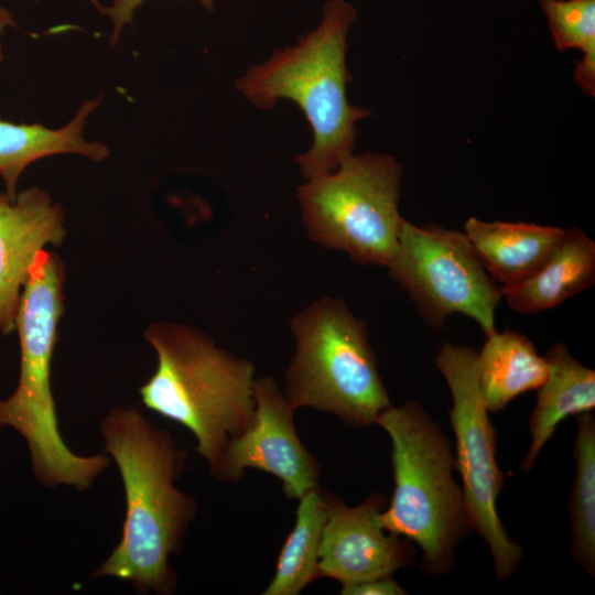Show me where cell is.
Returning a JSON list of instances; mask_svg holds the SVG:
<instances>
[{"label": "cell", "instance_id": "44dd1931", "mask_svg": "<svg viewBox=\"0 0 595 595\" xmlns=\"http://www.w3.org/2000/svg\"><path fill=\"white\" fill-rule=\"evenodd\" d=\"M147 0H111L109 7H99L101 14L111 19L113 31L110 42L115 44L118 41L122 28L131 23L134 11ZM207 10L212 11L215 0H198Z\"/></svg>", "mask_w": 595, "mask_h": 595}, {"label": "cell", "instance_id": "9c48e42d", "mask_svg": "<svg viewBox=\"0 0 595 595\" xmlns=\"http://www.w3.org/2000/svg\"><path fill=\"white\" fill-rule=\"evenodd\" d=\"M435 364L452 394L450 420L456 440L455 468L463 483V496L472 530L488 544L498 581L510 576L522 558L521 547L507 533L497 510L504 474L496 458V430L483 401L476 350L444 343Z\"/></svg>", "mask_w": 595, "mask_h": 595}, {"label": "cell", "instance_id": "5b68a950", "mask_svg": "<svg viewBox=\"0 0 595 595\" xmlns=\"http://www.w3.org/2000/svg\"><path fill=\"white\" fill-rule=\"evenodd\" d=\"M376 424L391 440L394 482L381 522L387 531L420 547L428 573H448L454 550L472 527L453 476L455 457L447 437L415 401L390 405Z\"/></svg>", "mask_w": 595, "mask_h": 595}, {"label": "cell", "instance_id": "7402d4cb", "mask_svg": "<svg viewBox=\"0 0 595 595\" xmlns=\"http://www.w3.org/2000/svg\"><path fill=\"white\" fill-rule=\"evenodd\" d=\"M343 595H403L405 589L392 576L366 580L355 584L343 585Z\"/></svg>", "mask_w": 595, "mask_h": 595}, {"label": "cell", "instance_id": "8fae6325", "mask_svg": "<svg viewBox=\"0 0 595 595\" xmlns=\"http://www.w3.org/2000/svg\"><path fill=\"white\" fill-rule=\"evenodd\" d=\"M325 495L327 517L318 552L320 577L334 578L343 586L392 576L411 563L410 541L387 531L381 522L385 495L372 494L355 507Z\"/></svg>", "mask_w": 595, "mask_h": 595}, {"label": "cell", "instance_id": "52a82bcc", "mask_svg": "<svg viewBox=\"0 0 595 595\" xmlns=\"http://www.w3.org/2000/svg\"><path fill=\"white\" fill-rule=\"evenodd\" d=\"M401 176L393 156L365 153L307 178L298 199L310 238L357 263L387 267L404 220L398 207Z\"/></svg>", "mask_w": 595, "mask_h": 595}, {"label": "cell", "instance_id": "3957f363", "mask_svg": "<svg viewBox=\"0 0 595 595\" xmlns=\"http://www.w3.org/2000/svg\"><path fill=\"white\" fill-rule=\"evenodd\" d=\"M144 338L158 365L140 388L142 403L193 433L213 475L230 441L252 420L255 365L185 324H151Z\"/></svg>", "mask_w": 595, "mask_h": 595}, {"label": "cell", "instance_id": "ffe728a7", "mask_svg": "<svg viewBox=\"0 0 595 595\" xmlns=\"http://www.w3.org/2000/svg\"><path fill=\"white\" fill-rule=\"evenodd\" d=\"M559 51L577 48L595 58V0H537Z\"/></svg>", "mask_w": 595, "mask_h": 595}, {"label": "cell", "instance_id": "ac0fdd59", "mask_svg": "<svg viewBox=\"0 0 595 595\" xmlns=\"http://www.w3.org/2000/svg\"><path fill=\"white\" fill-rule=\"evenodd\" d=\"M326 517V495L318 487L299 498L294 527L263 595H298L320 577L318 552Z\"/></svg>", "mask_w": 595, "mask_h": 595}, {"label": "cell", "instance_id": "d6986e66", "mask_svg": "<svg viewBox=\"0 0 595 595\" xmlns=\"http://www.w3.org/2000/svg\"><path fill=\"white\" fill-rule=\"evenodd\" d=\"M573 448L574 477L569 501L572 526L571 550L575 562L591 576L595 574V418L576 415Z\"/></svg>", "mask_w": 595, "mask_h": 595}, {"label": "cell", "instance_id": "2e32d148", "mask_svg": "<svg viewBox=\"0 0 595 595\" xmlns=\"http://www.w3.org/2000/svg\"><path fill=\"white\" fill-rule=\"evenodd\" d=\"M544 357L549 374L529 419L531 443L521 464L526 472L563 420L595 408V371L575 359L562 343H554Z\"/></svg>", "mask_w": 595, "mask_h": 595}, {"label": "cell", "instance_id": "5bb4252c", "mask_svg": "<svg viewBox=\"0 0 595 595\" xmlns=\"http://www.w3.org/2000/svg\"><path fill=\"white\" fill-rule=\"evenodd\" d=\"M464 234L487 272L501 286L534 273L564 237L565 229L532 223L484 221L469 217Z\"/></svg>", "mask_w": 595, "mask_h": 595}, {"label": "cell", "instance_id": "7c38bea8", "mask_svg": "<svg viewBox=\"0 0 595 595\" xmlns=\"http://www.w3.org/2000/svg\"><path fill=\"white\" fill-rule=\"evenodd\" d=\"M65 215L50 194L30 187L14 198L0 193V332L15 329L30 269L46 246H60L66 235Z\"/></svg>", "mask_w": 595, "mask_h": 595}, {"label": "cell", "instance_id": "ba28073f", "mask_svg": "<svg viewBox=\"0 0 595 595\" xmlns=\"http://www.w3.org/2000/svg\"><path fill=\"white\" fill-rule=\"evenodd\" d=\"M388 273L410 295L433 329L459 313L474 320L485 337L496 332L501 285L487 272L462 231L403 220Z\"/></svg>", "mask_w": 595, "mask_h": 595}, {"label": "cell", "instance_id": "4fadbf2b", "mask_svg": "<svg viewBox=\"0 0 595 595\" xmlns=\"http://www.w3.org/2000/svg\"><path fill=\"white\" fill-rule=\"evenodd\" d=\"M13 23L12 14L0 7V36L3 30ZM99 102L100 98L83 102L76 116L60 129H50L40 123H13L0 118V177L9 197L17 196L21 174L36 160L64 153L84 155L94 161L108 156L109 150L106 145L89 142L83 136L86 120Z\"/></svg>", "mask_w": 595, "mask_h": 595}, {"label": "cell", "instance_id": "8992f818", "mask_svg": "<svg viewBox=\"0 0 595 595\" xmlns=\"http://www.w3.org/2000/svg\"><path fill=\"white\" fill-rule=\"evenodd\" d=\"M290 327L295 339L285 375L290 403L332 413L351 426L376 424L391 403L366 323L342 300L325 296L298 313Z\"/></svg>", "mask_w": 595, "mask_h": 595}, {"label": "cell", "instance_id": "9a60e30c", "mask_svg": "<svg viewBox=\"0 0 595 595\" xmlns=\"http://www.w3.org/2000/svg\"><path fill=\"white\" fill-rule=\"evenodd\" d=\"M595 282V242L582 229L570 227L548 260L527 279L501 286L507 305L536 314L558 307Z\"/></svg>", "mask_w": 595, "mask_h": 595}, {"label": "cell", "instance_id": "e0dca14e", "mask_svg": "<svg viewBox=\"0 0 595 595\" xmlns=\"http://www.w3.org/2000/svg\"><path fill=\"white\" fill-rule=\"evenodd\" d=\"M476 374L485 407L496 412L518 396L539 389L548 377L549 365L526 335L496 331L486 336L476 353Z\"/></svg>", "mask_w": 595, "mask_h": 595}, {"label": "cell", "instance_id": "6da1fadb", "mask_svg": "<svg viewBox=\"0 0 595 595\" xmlns=\"http://www.w3.org/2000/svg\"><path fill=\"white\" fill-rule=\"evenodd\" d=\"M100 431L120 473L126 513L118 544L90 578H119L140 594H172L177 580L170 558L197 513L195 498L175 485L187 454L134 407L111 408Z\"/></svg>", "mask_w": 595, "mask_h": 595}, {"label": "cell", "instance_id": "7a4b0ae2", "mask_svg": "<svg viewBox=\"0 0 595 595\" xmlns=\"http://www.w3.org/2000/svg\"><path fill=\"white\" fill-rule=\"evenodd\" d=\"M64 268L46 249L36 256L24 284L15 329L20 372L12 394L0 399V428H11L25 441L31 469L46 488L71 486L85 491L110 465L106 454L74 453L62 437L51 383L57 328L64 312Z\"/></svg>", "mask_w": 595, "mask_h": 595}, {"label": "cell", "instance_id": "277c9868", "mask_svg": "<svg viewBox=\"0 0 595 595\" xmlns=\"http://www.w3.org/2000/svg\"><path fill=\"white\" fill-rule=\"evenodd\" d=\"M357 19L345 0H328L320 25L294 46L277 51L266 63L251 66L236 87L260 109L279 99L294 101L313 130V144L296 162L306 180L333 172L353 154L356 122L370 116L348 102L346 36Z\"/></svg>", "mask_w": 595, "mask_h": 595}, {"label": "cell", "instance_id": "30bf717a", "mask_svg": "<svg viewBox=\"0 0 595 595\" xmlns=\"http://www.w3.org/2000/svg\"><path fill=\"white\" fill-rule=\"evenodd\" d=\"M253 399L250 424L230 441L212 476L237 483L245 469H259L279 478L289 498L299 499L318 487L320 465L295 431L296 409L272 377L255 379Z\"/></svg>", "mask_w": 595, "mask_h": 595}]
</instances>
